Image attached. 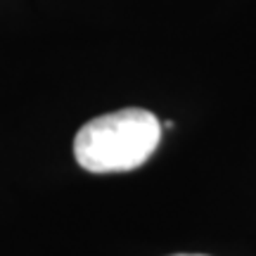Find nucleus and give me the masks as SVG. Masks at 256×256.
I'll list each match as a JSON object with an SVG mask.
<instances>
[{
	"mask_svg": "<svg viewBox=\"0 0 256 256\" xmlns=\"http://www.w3.org/2000/svg\"><path fill=\"white\" fill-rule=\"evenodd\" d=\"M162 140L152 112L128 107L88 121L74 138V156L90 174H121L142 166Z\"/></svg>",
	"mask_w": 256,
	"mask_h": 256,
	"instance_id": "f257e3e1",
	"label": "nucleus"
},
{
	"mask_svg": "<svg viewBox=\"0 0 256 256\" xmlns=\"http://www.w3.org/2000/svg\"><path fill=\"white\" fill-rule=\"evenodd\" d=\"M174 256H204V254H174Z\"/></svg>",
	"mask_w": 256,
	"mask_h": 256,
	"instance_id": "f03ea898",
	"label": "nucleus"
}]
</instances>
